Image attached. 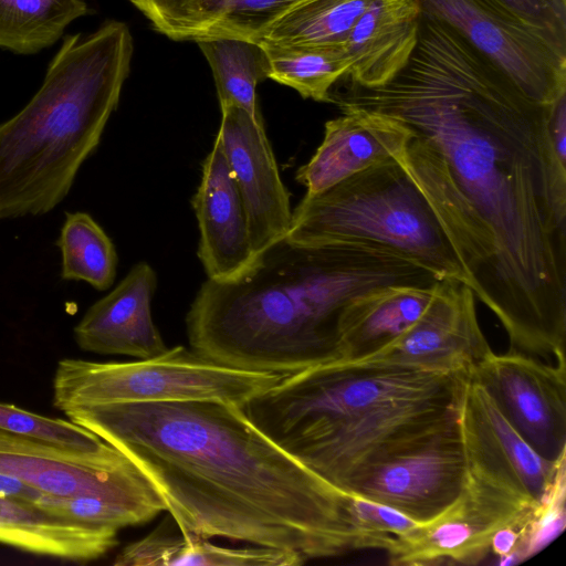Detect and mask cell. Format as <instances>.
I'll list each match as a JSON object with an SVG mask.
<instances>
[{"instance_id": "cell-6", "label": "cell", "mask_w": 566, "mask_h": 566, "mask_svg": "<svg viewBox=\"0 0 566 566\" xmlns=\"http://www.w3.org/2000/svg\"><path fill=\"white\" fill-rule=\"evenodd\" d=\"M467 371V370H465ZM332 361L286 375L248 400L250 421L283 449L375 407L453 391L465 373Z\"/></svg>"}, {"instance_id": "cell-29", "label": "cell", "mask_w": 566, "mask_h": 566, "mask_svg": "<svg viewBox=\"0 0 566 566\" xmlns=\"http://www.w3.org/2000/svg\"><path fill=\"white\" fill-rule=\"evenodd\" d=\"M56 245L61 279L83 281L97 291L112 286L118 263L115 245L104 229L83 211L66 212Z\"/></svg>"}, {"instance_id": "cell-13", "label": "cell", "mask_w": 566, "mask_h": 566, "mask_svg": "<svg viewBox=\"0 0 566 566\" xmlns=\"http://www.w3.org/2000/svg\"><path fill=\"white\" fill-rule=\"evenodd\" d=\"M471 370L535 452L552 462L566 455L565 364L491 350Z\"/></svg>"}, {"instance_id": "cell-1", "label": "cell", "mask_w": 566, "mask_h": 566, "mask_svg": "<svg viewBox=\"0 0 566 566\" xmlns=\"http://www.w3.org/2000/svg\"><path fill=\"white\" fill-rule=\"evenodd\" d=\"M405 130L396 158L427 198L510 350L565 360L566 165L552 105L530 97L423 12L418 45L390 82L332 94Z\"/></svg>"}, {"instance_id": "cell-33", "label": "cell", "mask_w": 566, "mask_h": 566, "mask_svg": "<svg viewBox=\"0 0 566 566\" xmlns=\"http://www.w3.org/2000/svg\"><path fill=\"white\" fill-rule=\"evenodd\" d=\"M348 512L358 549L389 552L398 537L420 525L388 505L356 494H349Z\"/></svg>"}, {"instance_id": "cell-26", "label": "cell", "mask_w": 566, "mask_h": 566, "mask_svg": "<svg viewBox=\"0 0 566 566\" xmlns=\"http://www.w3.org/2000/svg\"><path fill=\"white\" fill-rule=\"evenodd\" d=\"M302 0H200L175 41L216 36L260 41L268 29Z\"/></svg>"}, {"instance_id": "cell-19", "label": "cell", "mask_w": 566, "mask_h": 566, "mask_svg": "<svg viewBox=\"0 0 566 566\" xmlns=\"http://www.w3.org/2000/svg\"><path fill=\"white\" fill-rule=\"evenodd\" d=\"M342 115L325 123L324 137L312 158L296 171L305 195L322 192L378 165L401 147L403 128L378 113L339 107Z\"/></svg>"}, {"instance_id": "cell-31", "label": "cell", "mask_w": 566, "mask_h": 566, "mask_svg": "<svg viewBox=\"0 0 566 566\" xmlns=\"http://www.w3.org/2000/svg\"><path fill=\"white\" fill-rule=\"evenodd\" d=\"M0 430L76 451L106 452L115 448L71 420L36 415L1 402Z\"/></svg>"}, {"instance_id": "cell-38", "label": "cell", "mask_w": 566, "mask_h": 566, "mask_svg": "<svg viewBox=\"0 0 566 566\" xmlns=\"http://www.w3.org/2000/svg\"><path fill=\"white\" fill-rule=\"evenodd\" d=\"M44 494L15 478L0 473V496L34 504Z\"/></svg>"}, {"instance_id": "cell-36", "label": "cell", "mask_w": 566, "mask_h": 566, "mask_svg": "<svg viewBox=\"0 0 566 566\" xmlns=\"http://www.w3.org/2000/svg\"><path fill=\"white\" fill-rule=\"evenodd\" d=\"M523 524L503 526L492 536L490 552L500 558L501 565L515 564L514 553L520 543Z\"/></svg>"}, {"instance_id": "cell-34", "label": "cell", "mask_w": 566, "mask_h": 566, "mask_svg": "<svg viewBox=\"0 0 566 566\" xmlns=\"http://www.w3.org/2000/svg\"><path fill=\"white\" fill-rule=\"evenodd\" d=\"M530 24L566 46V0H501Z\"/></svg>"}, {"instance_id": "cell-21", "label": "cell", "mask_w": 566, "mask_h": 566, "mask_svg": "<svg viewBox=\"0 0 566 566\" xmlns=\"http://www.w3.org/2000/svg\"><path fill=\"white\" fill-rule=\"evenodd\" d=\"M117 533L51 515L29 502L0 496V543L28 553L86 563L115 547Z\"/></svg>"}, {"instance_id": "cell-3", "label": "cell", "mask_w": 566, "mask_h": 566, "mask_svg": "<svg viewBox=\"0 0 566 566\" xmlns=\"http://www.w3.org/2000/svg\"><path fill=\"white\" fill-rule=\"evenodd\" d=\"M440 279L381 248L305 245L286 238L227 281L207 279L186 316L190 347L231 368L292 375L340 359V324L356 300Z\"/></svg>"}, {"instance_id": "cell-37", "label": "cell", "mask_w": 566, "mask_h": 566, "mask_svg": "<svg viewBox=\"0 0 566 566\" xmlns=\"http://www.w3.org/2000/svg\"><path fill=\"white\" fill-rule=\"evenodd\" d=\"M549 135L557 158L566 165V94L552 106Z\"/></svg>"}, {"instance_id": "cell-22", "label": "cell", "mask_w": 566, "mask_h": 566, "mask_svg": "<svg viewBox=\"0 0 566 566\" xmlns=\"http://www.w3.org/2000/svg\"><path fill=\"white\" fill-rule=\"evenodd\" d=\"M305 560L295 553L254 546L227 547L182 532L168 516L149 534L126 545L115 566H298Z\"/></svg>"}, {"instance_id": "cell-12", "label": "cell", "mask_w": 566, "mask_h": 566, "mask_svg": "<svg viewBox=\"0 0 566 566\" xmlns=\"http://www.w3.org/2000/svg\"><path fill=\"white\" fill-rule=\"evenodd\" d=\"M465 483L467 461L455 420L373 467L346 493L388 505L418 524H427L458 501Z\"/></svg>"}, {"instance_id": "cell-14", "label": "cell", "mask_w": 566, "mask_h": 566, "mask_svg": "<svg viewBox=\"0 0 566 566\" xmlns=\"http://www.w3.org/2000/svg\"><path fill=\"white\" fill-rule=\"evenodd\" d=\"M491 350L472 290L458 280H441L431 303L406 333L374 355L347 363L455 374Z\"/></svg>"}, {"instance_id": "cell-17", "label": "cell", "mask_w": 566, "mask_h": 566, "mask_svg": "<svg viewBox=\"0 0 566 566\" xmlns=\"http://www.w3.org/2000/svg\"><path fill=\"white\" fill-rule=\"evenodd\" d=\"M199 228L198 258L209 280L227 281L254 261L248 216L221 142L214 139L191 200Z\"/></svg>"}, {"instance_id": "cell-9", "label": "cell", "mask_w": 566, "mask_h": 566, "mask_svg": "<svg viewBox=\"0 0 566 566\" xmlns=\"http://www.w3.org/2000/svg\"><path fill=\"white\" fill-rule=\"evenodd\" d=\"M441 21L502 70L533 99L552 105L566 94V46L501 0H420Z\"/></svg>"}, {"instance_id": "cell-32", "label": "cell", "mask_w": 566, "mask_h": 566, "mask_svg": "<svg viewBox=\"0 0 566 566\" xmlns=\"http://www.w3.org/2000/svg\"><path fill=\"white\" fill-rule=\"evenodd\" d=\"M566 458L557 468L548 490L522 526L514 563H521L544 549L563 532L566 524Z\"/></svg>"}, {"instance_id": "cell-4", "label": "cell", "mask_w": 566, "mask_h": 566, "mask_svg": "<svg viewBox=\"0 0 566 566\" xmlns=\"http://www.w3.org/2000/svg\"><path fill=\"white\" fill-rule=\"evenodd\" d=\"M133 49L117 20L63 38L36 93L0 124V220L41 216L64 200L118 106Z\"/></svg>"}, {"instance_id": "cell-2", "label": "cell", "mask_w": 566, "mask_h": 566, "mask_svg": "<svg viewBox=\"0 0 566 566\" xmlns=\"http://www.w3.org/2000/svg\"><path fill=\"white\" fill-rule=\"evenodd\" d=\"M64 413L123 452L185 533L287 551L305 562L358 549L349 494L276 446L241 406L117 402Z\"/></svg>"}, {"instance_id": "cell-15", "label": "cell", "mask_w": 566, "mask_h": 566, "mask_svg": "<svg viewBox=\"0 0 566 566\" xmlns=\"http://www.w3.org/2000/svg\"><path fill=\"white\" fill-rule=\"evenodd\" d=\"M532 510L467 478L461 496L447 512L396 539L387 552L389 563L476 564L490 553L492 536L499 528L525 523Z\"/></svg>"}, {"instance_id": "cell-16", "label": "cell", "mask_w": 566, "mask_h": 566, "mask_svg": "<svg viewBox=\"0 0 566 566\" xmlns=\"http://www.w3.org/2000/svg\"><path fill=\"white\" fill-rule=\"evenodd\" d=\"M217 134L243 200L255 254L286 238L292 219L285 188L262 117L221 106Z\"/></svg>"}, {"instance_id": "cell-30", "label": "cell", "mask_w": 566, "mask_h": 566, "mask_svg": "<svg viewBox=\"0 0 566 566\" xmlns=\"http://www.w3.org/2000/svg\"><path fill=\"white\" fill-rule=\"evenodd\" d=\"M40 510L59 517L119 531L151 521L159 512L140 505L91 495L42 494L34 503Z\"/></svg>"}, {"instance_id": "cell-10", "label": "cell", "mask_w": 566, "mask_h": 566, "mask_svg": "<svg viewBox=\"0 0 566 566\" xmlns=\"http://www.w3.org/2000/svg\"><path fill=\"white\" fill-rule=\"evenodd\" d=\"M467 478L489 485L527 509H534L552 484L557 462L542 458L507 420L489 390L464 373L457 398Z\"/></svg>"}, {"instance_id": "cell-8", "label": "cell", "mask_w": 566, "mask_h": 566, "mask_svg": "<svg viewBox=\"0 0 566 566\" xmlns=\"http://www.w3.org/2000/svg\"><path fill=\"white\" fill-rule=\"evenodd\" d=\"M460 384L439 396L375 407L294 440L283 450L346 493L373 467L454 423Z\"/></svg>"}, {"instance_id": "cell-11", "label": "cell", "mask_w": 566, "mask_h": 566, "mask_svg": "<svg viewBox=\"0 0 566 566\" xmlns=\"http://www.w3.org/2000/svg\"><path fill=\"white\" fill-rule=\"evenodd\" d=\"M0 473L50 495H91L166 512L155 486L116 448L76 451L0 430Z\"/></svg>"}, {"instance_id": "cell-27", "label": "cell", "mask_w": 566, "mask_h": 566, "mask_svg": "<svg viewBox=\"0 0 566 566\" xmlns=\"http://www.w3.org/2000/svg\"><path fill=\"white\" fill-rule=\"evenodd\" d=\"M259 42L270 59L269 78L294 88L304 98L332 103V87L346 76L350 65L343 45Z\"/></svg>"}, {"instance_id": "cell-35", "label": "cell", "mask_w": 566, "mask_h": 566, "mask_svg": "<svg viewBox=\"0 0 566 566\" xmlns=\"http://www.w3.org/2000/svg\"><path fill=\"white\" fill-rule=\"evenodd\" d=\"M159 33L175 40L200 0H128Z\"/></svg>"}, {"instance_id": "cell-24", "label": "cell", "mask_w": 566, "mask_h": 566, "mask_svg": "<svg viewBox=\"0 0 566 566\" xmlns=\"http://www.w3.org/2000/svg\"><path fill=\"white\" fill-rule=\"evenodd\" d=\"M90 13L84 0H0V49L36 54L59 42L73 21Z\"/></svg>"}, {"instance_id": "cell-25", "label": "cell", "mask_w": 566, "mask_h": 566, "mask_svg": "<svg viewBox=\"0 0 566 566\" xmlns=\"http://www.w3.org/2000/svg\"><path fill=\"white\" fill-rule=\"evenodd\" d=\"M195 42L211 67L220 105L233 104L253 116H261L255 88L271 72L270 59L261 42L231 36Z\"/></svg>"}, {"instance_id": "cell-5", "label": "cell", "mask_w": 566, "mask_h": 566, "mask_svg": "<svg viewBox=\"0 0 566 566\" xmlns=\"http://www.w3.org/2000/svg\"><path fill=\"white\" fill-rule=\"evenodd\" d=\"M286 239L305 245L361 244L390 251L441 280L469 286L448 234L394 157L315 195L292 211Z\"/></svg>"}, {"instance_id": "cell-20", "label": "cell", "mask_w": 566, "mask_h": 566, "mask_svg": "<svg viewBox=\"0 0 566 566\" xmlns=\"http://www.w3.org/2000/svg\"><path fill=\"white\" fill-rule=\"evenodd\" d=\"M420 0H371L343 46L353 85L375 88L390 82L410 61L419 41Z\"/></svg>"}, {"instance_id": "cell-28", "label": "cell", "mask_w": 566, "mask_h": 566, "mask_svg": "<svg viewBox=\"0 0 566 566\" xmlns=\"http://www.w3.org/2000/svg\"><path fill=\"white\" fill-rule=\"evenodd\" d=\"M371 0H302L260 41L286 45H343Z\"/></svg>"}, {"instance_id": "cell-7", "label": "cell", "mask_w": 566, "mask_h": 566, "mask_svg": "<svg viewBox=\"0 0 566 566\" xmlns=\"http://www.w3.org/2000/svg\"><path fill=\"white\" fill-rule=\"evenodd\" d=\"M286 375L214 363L185 346L135 361L65 358L53 379V405L66 412L117 402L212 400L243 406Z\"/></svg>"}, {"instance_id": "cell-23", "label": "cell", "mask_w": 566, "mask_h": 566, "mask_svg": "<svg viewBox=\"0 0 566 566\" xmlns=\"http://www.w3.org/2000/svg\"><path fill=\"white\" fill-rule=\"evenodd\" d=\"M439 282L432 286H392L353 302L340 324L339 360H361L399 338L427 310Z\"/></svg>"}, {"instance_id": "cell-18", "label": "cell", "mask_w": 566, "mask_h": 566, "mask_svg": "<svg viewBox=\"0 0 566 566\" xmlns=\"http://www.w3.org/2000/svg\"><path fill=\"white\" fill-rule=\"evenodd\" d=\"M156 286L155 270L146 262L136 263L76 324L77 345L87 352L137 359L165 353L168 347L151 317Z\"/></svg>"}]
</instances>
